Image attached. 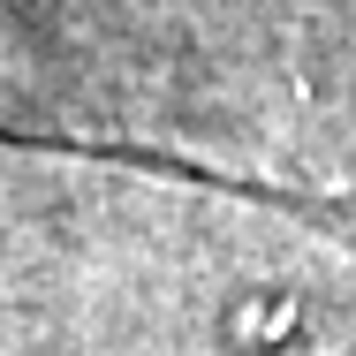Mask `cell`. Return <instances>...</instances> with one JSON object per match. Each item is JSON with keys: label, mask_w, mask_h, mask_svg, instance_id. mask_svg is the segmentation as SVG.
<instances>
[{"label": "cell", "mask_w": 356, "mask_h": 356, "mask_svg": "<svg viewBox=\"0 0 356 356\" xmlns=\"http://www.w3.org/2000/svg\"><path fill=\"white\" fill-rule=\"evenodd\" d=\"M0 144H23V152H69V159H106V167H144V175H167V182H205V190H227V197H250V205H273V213L303 220L318 235H334L356 258V182H273V175H220V167H197L182 152H159V144L137 137H46V129H0Z\"/></svg>", "instance_id": "cell-1"}]
</instances>
